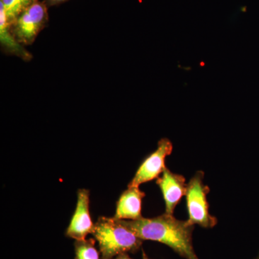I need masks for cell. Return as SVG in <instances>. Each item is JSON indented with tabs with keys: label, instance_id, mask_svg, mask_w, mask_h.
Here are the masks:
<instances>
[{
	"label": "cell",
	"instance_id": "cell-15",
	"mask_svg": "<svg viewBox=\"0 0 259 259\" xmlns=\"http://www.w3.org/2000/svg\"><path fill=\"white\" fill-rule=\"evenodd\" d=\"M256 259H259V254L258 255V257H257V258Z\"/></svg>",
	"mask_w": 259,
	"mask_h": 259
},
{
	"label": "cell",
	"instance_id": "cell-7",
	"mask_svg": "<svg viewBox=\"0 0 259 259\" xmlns=\"http://www.w3.org/2000/svg\"><path fill=\"white\" fill-rule=\"evenodd\" d=\"M156 184L161 189L166 213L174 214L177 204L187 193V185L185 177L170 171L168 168L163 171L161 176L156 179Z\"/></svg>",
	"mask_w": 259,
	"mask_h": 259
},
{
	"label": "cell",
	"instance_id": "cell-10",
	"mask_svg": "<svg viewBox=\"0 0 259 259\" xmlns=\"http://www.w3.org/2000/svg\"><path fill=\"white\" fill-rule=\"evenodd\" d=\"M37 0H0L4 5L5 13L9 25H12L19 15L35 3Z\"/></svg>",
	"mask_w": 259,
	"mask_h": 259
},
{
	"label": "cell",
	"instance_id": "cell-11",
	"mask_svg": "<svg viewBox=\"0 0 259 259\" xmlns=\"http://www.w3.org/2000/svg\"><path fill=\"white\" fill-rule=\"evenodd\" d=\"M93 238L83 241H76L74 243L76 259H100L98 250L95 246Z\"/></svg>",
	"mask_w": 259,
	"mask_h": 259
},
{
	"label": "cell",
	"instance_id": "cell-4",
	"mask_svg": "<svg viewBox=\"0 0 259 259\" xmlns=\"http://www.w3.org/2000/svg\"><path fill=\"white\" fill-rule=\"evenodd\" d=\"M49 20L47 5L37 0L24 10L10 26V32L19 44L31 45Z\"/></svg>",
	"mask_w": 259,
	"mask_h": 259
},
{
	"label": "cell",
	"instance_id": "cell-5",
	"mask_svg": "<svg viewBox=\"0 0 259 259\" xmlns=\"http://www.w3.org/2000/svg\"><path fill=\"white\" fill-rule=\"evenodd\" d=\"M173 145L168 139L158 141L157 148L143 161L128 186L139 187L142 184L157 179L166 168V158L171 154Z\"/></svg>",
	"mask_w": 259,
	"mask_h": 259
},
{
	"label": "cell",
	"instance_id": "cell-14",
	"mask_svg": "<svg viewBox=\"0 0 259 259\" xmlns=\"http://www.w3.org/2000/svg\"><path fill=\"white\" fill-rule=\"evenodd\" d=\"M143 259H151V258H148L147 255H146V253H145L144 252V253H143Z\"/></svg>",
	"mask_w": 259,
	"mask_h": 259
},
{
	"label": "cell",
	"instance_id": "cell-3",
	"mask_svg": "<svg viewBox=\"0 0 259 259\" xmlns=\"http://www.w3.org/2000/svg\"><path fill=\"white\" fill-rule=\"evenodd\" d=\"M204 177L203 171H197L187 184L185 195L189 213L187 221L192 226L198 225L202 228H211L217 225L218 219L209 214L207 199L209 188L204 185Z\"/></svg>",
	"mask_w": 259,
	"mask_h": 259
},
{
	"label": "cell",
	"instance_id": "cell-2",
	"mask_svg": "<svg viewBox=\"0 0 259 259\" xmlns=\"http://www.w3.org/2000/svg\"><path fill=\"white\" fill-rule=\"evenodd\" d=\"M92 234L98 242L101 259L136 253L143 243L142 239L114 218H99Z\"/></svg>",
	"mask_w": 259,
	"mask_h": 259
},
{
	"label": "cell",
	"instance_id": "cell-13",
	"mask_svg": "<svg viewBox=\"0 0 259 259\" xmlns=\"http://www.w3.org/2000/svg\"><path fill=\"white\" fill-rule=\"evenodd\" d=\"M115 259H132L131 257L129 256L127 253H123V254H121L117 255V257H115Z\"/></svg>",
	"mask_w": 259,
	"mask_h": 259
},
{
	"label": "cell",
	"instance_id": "cell-12",
	"mask_svg": "<svg viewBox=\"0 0 259 259\" xmlns=\"http://www.w3.org/2000/svg\"><path fill=\"white\" fill-rule=\"evenodd\" d=\"M66 1L68 0H46V4L49 6H54V5L61 4Z\"/></svg>",
	"mask_w": 259,
	"mask_h": 259
},
{
	"label": "cell",
	"instance_id": "cell-9",
	"mask_svg": "<svg viewBox=\"0 0 259 259\" xmlns=\"http://www.w3.org/2000/svg\"><path fill=\"white\" fill-rule=\"evenodd\" d=\"M0 42L5 52L18 56L24 61H30L32 56L23 45L19 44L10 32V25L7 19L4 5L0 2Z\"/></svg>",
	"mask_w": 259,
	"mask_h": 259
},
{
	"label": "cell",
	"instance_id": "cell-8",
	"mask_svg": "<svg viewBox=\"0 0 259 259\" xmlns=\"http://www.w3.org/2000/svg\"><path fill=\"white\" fill-rule=\"evenodd\" d=\"M145 193L139 187H131L122 192L117 202L114 218L116 220L136 221L142 216V201Z\"/></svg>",
	"mask_w": 259,
	"mask_h": 259
},
{
	"label": "cell",
	"instance_id": "cell-6",
	"mask_svg": "<svg viewBox=\"0 0 259 259\" xmlns=\"http://www.w3.org/2000/svg\"><path fill=\"white\" fill-rule=\"evenodd\" d=\"M90 191L81 189L77 192V203L66 235L76 241H83L90 233H93L94 226L90 212Z\"/></svg>",
	"mask_w": 259,
	"mask_h": 259
},
{
	"label": "cell",
	"instance_id": "cell-1",
	"mask_svg": "<svg viewBox=\"0 0 259 259\" xmlns=\"http://www.w3.org/2000/svg\"><path fill=\"white\" fill-rule=\"evenodd\" d=\"M118 221L143 241L159 242L168 245L183 258L199 259L192 244L194 226L187 221H180L166 212L156 218Z\"/></svg>",
	"mask_w": 259,
	"mask_h": 259
}]
</instances>
